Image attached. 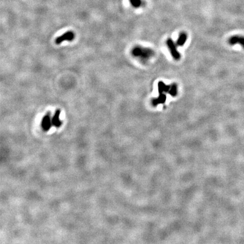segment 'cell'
<instances>
[{
    "label": "cell",
    "instance_id": "1",
    "mask_svg": "<svg viewBox=\"0 0 244 244\" xmlns=\"http://www.w3.org/2000/svg\"><path fill=\"white\" fill-rule=\"evenodd\" d=\"M132 54L135 57L138 58L142 62H145L152 57L154 55V52L152 49L138 46L132 49Z\"/></svg>",
    "mask_w": 244,
    "mask_h": 244
},
{
    "label": "cell",
    "instance_id": "2",
    "mask_svg": "<svg viewBox=\"0 0 244 244\" xmlns=\"http://www.w3.org/2000/svg\"><path fill=\"white\" fill-rule=\"evenodd\" d=\"M167 46L169 49V52L171 54L172 57L175 60H179L181 57L179 52L177 50L176 45L171 39H167L166 41Z\"/></svg>",
    "mask_w": 244,
    "mask_h": 244
},
{
    "label": "cell",
    "instance_id": "3",
    "mask_svg": "<svg viewBox=\"0 0 244 244\" xmlns=\"http://www.w3.org/2000/svg\"><path fill=\"white\" fill-rule=\"evenodd\" d=\"M75 38V34L74 32L69 31L66 32V33L60 35V36L58 37L55 39V44H60L65 41H72L74 40Z\"/></svg>",
    "mask_w": 244,
    "mask_h": 244
},
{
    "label": "cell",
    "instance_id": "4",
    "mask_svg": "<svg viewBox=\"0 0 244 244\" xmlns=\"http://www.w3.org/2000/svg\"><path fill=\"white\" fill-rule=\"evenodd\" d=\"M228 42L231 45H235L236 44H238L244 49V36L240 35L233 36L232 37L230 38Z\"/></svg>",
    "mask_w": 244,
    "mask_h": 244
},
{
    "label": "cell",
    "instance_id": "5",
    "mask_svg": "<svg viewBox=\"0 0 244 244\" xmlns=\"http://www.w3.org/2000/svg\"><path fill=\"white\" fill-rule=\"evenodd\" d=\"M52 120L50 118V114L48 113L44 117L43 119L41 122V126L44 131H48L52 126Z\"/></svg>",
    "mask_w": 244,
    "mask_h": 244
},
{
    "label": "cell",
    "instance_id": "6",
    "mask_svg": "<svg viewBox=\"0 0 244 244\" xmlns=\"http://www.w3.org/2000/svg\"><path fill=\"white\" fill-rule=\"evenodd\" d=\"M166 101V96L164 93H159V96L156 98L153 99L152 104L154 106H157L159 104H163Z\"/></svg>",
    "mask_w": 244,
    "mask_h": 244
},
{
    "label": "cell",
    "instance_id": "7",
    "mask_svg": "<svg viewBox=\"0 0 244 244\" xmlns=\"http://www.w3.org/2000/svg\"><path fill=\"white\" fill-rule=\"evenodd\" d=\"M60 110H57L55 112V115L52 118V124L55 127H60L62 124V122L60 119Z\"/></svg>",
    "mask_w": 244,
    "mask_h": 244
},
{
    "label": "cell",
    "instance_id": "8",
    "mask_svg": "<svg viewBox=\"0 0 244 244\" xmlns=\"http://www.w3.org/2000/svg\"><path fill=\"white\" fill-rule=\"evenodd\" d=\"M158 92L159 93H169L170 86H167L162 81H159L158 84Z\"/></svg>",
    "mask_w": 244,
    "mask_h": 244
},
{
    "label": "cell",
    "instance_id": "9",
    "mask_svg": "<svg viewBox=\"0 0 244 244\" xmlns=\"http://www.w3.org/2000/svg\"><path fill=\"white\" fill-rule=\"evenodd\" d=\"M187 40V34L185 32H181V34H179L176 44L179 46H183V45H184V44L185 43Z\"/></svg>",
    "mask_w": 244,
    "mask_h": 244
},
{
    "label": "cell",
    "instance_id": "10",
    "mask_svg": "<svg viewBox=\"0 0 244 244\" xmlns=\"http://www.w3.org/2000/svg\"><path fill=\"white\" fill-rule=\"evenodd\" d=\"M169 93L172 97H175L178 94V86L176 84H172L170 86Z\"/></svg>",
    "mask_w": 244,
    "mask_h": 244
},
{
    "label": "cell",
    "instance_id": "11",
    "mask_svg": "<svg viewBox=\"0 0 244 244\" xmlns=\"http://www.w3.org/2000/svg\"><path fill=\"white\" fill-rule=\"evenodd\" d=\"M132 6L135 8H139L142 5L141 0H129Z\"/></svg>",
    "mask_w": 244,
    "mask_h": 244
}]
</instances>
